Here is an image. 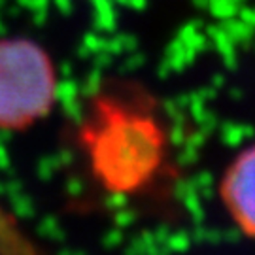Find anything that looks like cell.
I'll return each mask as SVG.
<instances>
[{
	"label": "cell",
	"mask_w": 255,
	"mask_h": 255,
	"mask_svg": "<svg viewBox=\"0 0 255 255\" xmlns=\"http://www.w3.org/2000/svg\"><path fill=\"white\" fill-rule=\"evenodd\" d=\"M55 70L42 47L25 40H0V128L21 130L49 114Z\"/></svg>",
	"instance_id": "obj_1"
},
{
	"label": "cell",
	"mask_w": 255,
	"mask_h": 255,
	"mask_svg": "<svg viewBox=\"0 0 255 255\" xmlns=\"http://www.w3.org/2000/svg\"><path fill=\"white\" fill-rule=\"evenodd\" d=\"M223 193L233 218L248 235L255 237V146L248 147L233 163Z\"/></svg>",
	"instance_id": "obj_2"
},
{
	"label": "cell",
	"mask_w": 255,
	"mask_h": 255,
	"mask_svg": "<svg viewBox=\"0 0 255 255\" xmlns=\"http://www.w3.org/2000/svg\"><path fill=\"white\" fill-rule=\"evenodd\" d=\"M0 255H40L15 219L0 204Z\"/></svg>",
	"instance_id": "obj_3"
}]
</instances>
